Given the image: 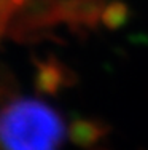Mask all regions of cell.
<instances>
[{"mask_svg":"<svg viewBox=\"0 0 148 150\" xmlns=\"http://www.w3.org/2000/svg\"><path fill=\"white\" fill-rule=\"evenodd\" d=\"M67 121L41 98L18 94L0 104V150H62Z\"/></svg>","mask_w":148,"mask_h":150,"instance_id":"obj_1","label":"cell"}]
</instances>
